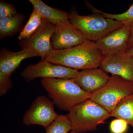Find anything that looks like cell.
Listing matches in <instances>:
<instances>
[{
  "instance_id": "6da1fadb",
  "label": "cell",
  "mask_w": 133,
  "mask_h": 133,
  "mask_svg": "<svg viewBox=\"0 0 133 133\" xmlns=\"http://www.w3.org/2000/svg\"><path fill=\"white\" fill-rule=\"evenodd\" d=\"M104 57L95 42L87 40L70 49L53 50L45 60L82 70L100 67Z\"/></svg>"
},
{
  "instance_id": "7a4b0ae2",
  "label": "cell",
  "mask_w": 133,
  "mask_h": 133,
  "mask_svg": "<svg viewBox=\"0 0 133 133\" xmlns=\"http://www.w3.org/2000/svg\"><path fill=\"white\" fill-rule=\"evenodd\" d=\"M41 84L54 104L63 111L69 112L89 99L90 95L83 90L72 79L43 78Z\"/></svg>"
},
{
  "instance_id": "3957f363",
  "label": "cell",
  "mask_w": 133,
  "mask_h": 133,
  "mask_svg": "<svg viewBox=\"0 0 133 133\" xmlns=\"http://www.w3.org/2000/svg\"><path fill=\"white\" fill-rule=\"evenodd\" d=\"M67 115L71 123V133L95 131L111 117L110 113L89 99L71 109Z\"/></svg>"
},
{
  "instance_id": "277c9868",
  "label": "cell",
  "mask_w": 133,
  "mask_h": 133,
  "mask_svg": "<svg viewBox=\"0 0 133 133\" xmlns=\"http://www.w3.org/2000/svg\"><path fill=\"white\" fill-rule=\"evenodd\" d=\"M69 19L72 24L87 40L95 42L124 25L97 14L80 15L74 11L69 14Z\"/></svg>"
},
{
  "instance_id": "5b68a950",
  "label": "cell",
  "mask_w": 133,
  "mask_h": 133,
  "mask_svg": "<svg viewBox=\"0 0 133 133\" xmlns=\"http://www.w3.org/2000/svg\"><path fill=\"white\" fill-rule=\"evenodd\" d=\"M133 94V82L116 76H110L107 83L90 94L89 99L109 113L124 98Z\"/></svg>"
},
{
  "instance_id": "8992f818",
  "label": "cell",
  "mask_w": 133,
  "mask_h": 133,
  "mask_svg": "<svg viewBox=\"0 0 133 133\" xmlns=\"http://www.w3.org/2000/svg\"><path fill=\"white\" fill-rule=\"evenodd\" d=\"M78 72L77 70L41 59L36 64L27 66L21 76L28 81L39 78L71 79L75 78Z\"/></svg>"
},
{
  "instance_id": "52a82bcc",
  "label": "cell",
  "mask_w": 133,
  "mask_h": 133,
  "mask_svg": "<svg viewBox=\"0 0 133 133\" xmlns=\"http://www.w3.org/2000/svg\"><path fill=\"white\" fill-rule=\"evenodd\" d=\"M54 105L45 96H38L24 114L23 123L27 126L41 125L46 129L59 115L55 112Z\"/></svg>"
},
{
  "instance_id": "ba28073f",
  "label": "cell",
  "mask_w": 133,
  "mask_h": 133,
  "mask_svg": "<svg viewBox=\"0 0 133 133\" xmlns=\"http://www.w3.org/2000/svg\"><path fill=\"white\" fill-rule=\"evenodd\" d=\"M56 28L55 24L43 19L39 28L29 38L20 41V46L22 49L33 50L42 60H45L53 51L51 39Z\"/></svg>"
},
{
  "instance_id": "9c48e42d",
  "label": "cell",
  "mask_w": 133,
  "mask_h": 133,
  "mask_svg": "<svg viewBox=\"0 0 133 133\" xmlns=\"http://www.w3.org/2000/svg\"><path fill=\"white\" fill-rule=\"evenodd\" d=\"M133 25L125 24L95 42L104 56L120 55L128 49L130 33Z\"/></svg>"
},
{
  "instance_id": "30bf717a",
  "label": "cell",
  "mask_w": 133,
  "mask_h": 133,
  "mask_svg": "<svg viewBox=\"0 0 133 133\" xmlns=\"http://www.w3.org/2000/svg\"><path fill=\"white\" fill-rule=\"evenodd\" d=\"M87 40L70 22H65L56 26L51 44L53 50H61L73 48Z\"/></svg>"
},
{
  "instance_id": "8fae6325",
  "label": "cell",
  "mask_w": 133,
  "mask_h": 133,
  "mask_svg": "<svg viewBox=\"0 0 133 133\" xmlns=\"http://www.w3.org/2000/svg\"><path fill=\"white\" fill-rule=\"evenodd\" d=\"M100 68L106 73L133 82V58L120 54L104 56Z\"/></svg>"
},
{
  "instance_id": "7c38bea8",
  "label": "cell",
  "mask_w": 133,
  "mask_h": 133,
  "mask_svg": "<svg viewBox=\"0 0 133 133\" xmlns=\"http://www.w3.org/2000/svg\"><path fill=\"white\" fill-rule=\"evenodd\" d=\"M110 77L100 68H96L79 71L77 76L72 79L83 90L91 94L104 86Z\"/></svg>"
},
{
  "instance_id": "4fadbf2b",
  "label": "cell",
  "mask_w": 133,
  "mask_h": 133,
  "mask_svg": "<svg viewBox=\"0 0 133 133\" xmlns=\"http://www.w3.org/2000/svg\"><path fill=\"white\" fill-rule=\"evenodd\" d=\"M38 56L34 51L22 49L18 52H13L7 49H1L0 51V74L10 77L21 63L24 59Z\"/></svg>"
},
{
  "instance_id": "5bb4252c",
  "label": "cell",
  "mask_w": 133,
  "mask_h": 133,
  "mask_svg": "<svg viewBox=\"0 0 133 133\" xmlns=\"http://www.w3.org/2000/svg\"><path fill=\"white\" fill-rule=\"evenodd\" d=\"M29 1L43 19L47 20L56 26L61 23L70 22L69 14L65 11L51 7L41 0H29Z\"/></svg>"
},
{
  "instance_id": "9a60e30c",
  "label": "cell",
  "mask_w": 133,
  "mask_h": 133,
  "mask_svg": "<svg viewBox=\"0 0 133 133\" xmlns=\"http://www.w3.org/2000/svg\"><path fill=\"white\" fill-rule=\"evenodd\" d=\"M25 16L18 13L14 16L0 19V39L11 37L21 31Z\"/></svg>"
},
{
  "instance_id": "2e32d148",
  "label": "cell",
  "mask_w": 133,
  "mask_h": 133,
  "mask_svg": "<svg viewBox=\"0 0 133 133\" xmlns=\"http://www.w3.org/2000/svg\"><path fill=\"white\" fill-rule=\"evenodd\" d=\"M110 114L111 117L124 120L133 128V94L120 101Z\"/></svg>"
},
{
  "instance_id": "e0dca14e",
  "label": "cell",
  "mask_w": 133,
  "mask_h": 133,
  "mask_svg": "<svg viewBox=\"0 0 133 133\" xmlns=\"http://www.w3.org/2000/svg\"><path fill=\"white\" fill-rule=\"evenodd\" d=\"M86 4L87 7L94 14H98L103 16L106 18L115 20L121 23L124 25H133V4L130 6L126 12L117 14H108L102 12L94 7L88 2H87Z\"/></svg>"
},
{
  "instance_id": "ac0fdd59",
  "label": "cell",
  "mask_w": 133,
  "mask_h": 133,
  "mask_svg": "<svg viewBox=\"0 0 133 133\" xmlns=\"http://www.w3.org/2000/svg\"><path fill=\"white\" fill-rule=\"evenodd\" d=\"M43 18L40 14L35 9L30 17L29 21L22 29L18 36L20 41L29 38L41 26Z\"/></svg>"
},
{
  "instance_id": "d6986e66",
  "label": "cell",
  "mask_w": 133,
  "mask_h": 133,
  "mask_svg": "<svg viewBox=\"0 0 133 133\" xmlns=\"http://www.w3.org/2000/svg\"><path fill=\"white\" fill-rule=\"evenodd\" d=\"M71 130V123L67 115H60L45 129V133H68Z\"/></svg>"
},
{
  "instance_id": "ffe728a7",
  "label": "cell",
  "mask_w": 133,
  "mask_h": 133,
  "mask_svg": "<svg viewBox=\"0 0 133 133\" xmlns=\"http://www.w3.org/2000/svg\"><path fill=\"white\" fill-rule=\"evenodd\" d=\"M18 13L14 5L0 1V19L14 16Z\"/></svg>"
},
{
  "instance_id": "44dd1931",
  "label": "cell",
  "mask_w": 133,
  "mask_h": 133,
  "mask_svg": "<svg viewBox=\"0 0 133 133\" xmlns=\"http://www.w3.org/2000/svg\"><path fill=\"white\" fill-rule=\"evenodd\" d=\"M128 124L124 120L116 118L113 120L109 126L111 133H126L128 129Z\"/></svg>"
},
{
  "instance_id": "7402d4cb",
  "label": "cell",
  "mask_w": 133,
  "mask_h": 133,
  "mask_svg": "<svg viewBox=\"0 0 133 133\" xmlns=\"http://www.w3.org/2000/svg\"><path fill=\"white\" fill-rule=\"evenodd\" d=\"M13 87L10 77L0 74V96L5 95Z\"/></svg>"
},
{
  "instance_id": "603a6c76",
  "label": "cell",
  "mask_w": 133,
  "mask_h": 133,
  "mask_svg": "<svg viewBox=\"0 0 133 133\" xmlns=\"http://www.w3.org/2000/svg\"><path fill=\"white\" fill-rule=\"evenodd\" d=\"M120 55L125 57L133 58V47L129 48L125 52Z\"/></svg>"
},
{
  "instance_id": "cb8c5ba5",
  "label": "cell",
  "mask_w": 133,
  "mask_h": 133,
  "mask_svg": "<svg viewBox=\"0 0 133 133\" xmlns=\"http://www.w3.org/2000/svg\"><path fill=\"white\" fill-rule=\"evenodd\" d=\"M132 47H133V25L132 26L131 33H130L128 44V49Z\"/></svg>"
}]
</instances>
